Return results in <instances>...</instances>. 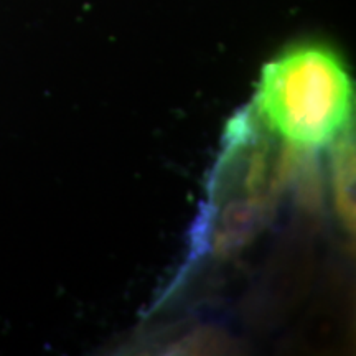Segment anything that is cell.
<instances>
[{
	"label": "cell",
	"instance_id": "1",
	"mask_svg": "<svg viewBox=\"0 0 356 356\" xmlns=\"http://www.w3.org/2000/svg\"><path fill=\"white\" fill-rule=\"evenodd\" d=\"M254 113L270 134L297 149L335 144L353 118L346 65L325 44L289 48L262 70Z\"/></svg>",
	"mask_w": 356,
	"mask_h": 356
},
{
	"label": "cell",
	"instance_id": "2",
	"mask_svg": "<svg viewBox=\"0 0 356 356\" xmlns=\"http://www.w3.org/2000/svg\"><path fill=\"white\" fill-rule=\"evenodd\" d=\"M353 178H355V147L351 129L335 142L333 157V181H335L337 208L341 220L348 228H353Z\"/></svg>",
	"mask_w": 356,
	"mask_h": 356
}]
</instances>
